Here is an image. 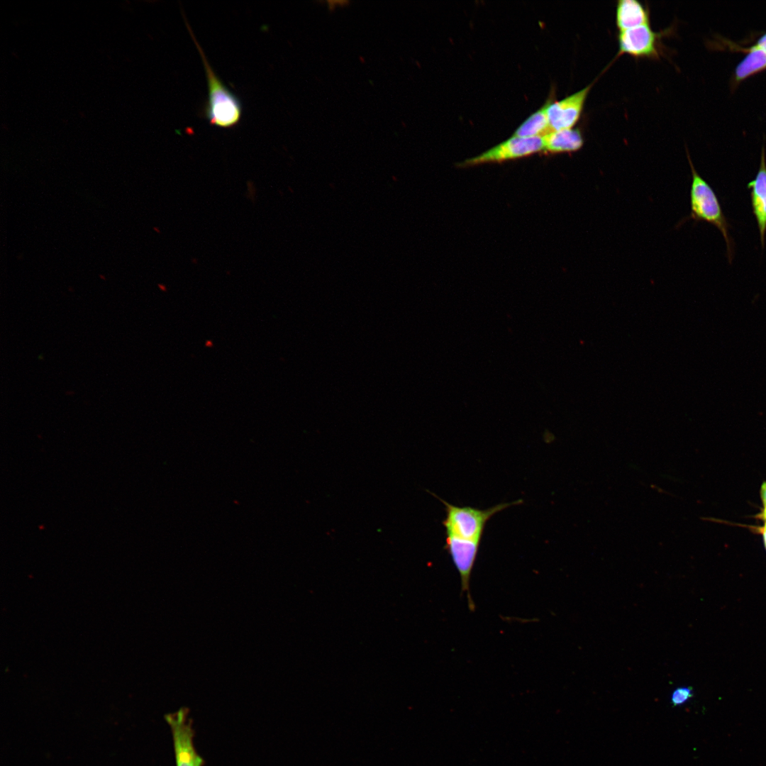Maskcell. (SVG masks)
<instances>
[{
	"mask_svg": "<svg viewBox=\"0 0 766 766\" xmlns=\"http://www.w3.org/2000/svg\"><path fill=\"white\" fill-rule=\"evenodd\" d=\"M754 45L766 54V32L757 39Z\"/></svg>",
	"mask_w": 766,
	"mask_h": 766,
	"instance_id": "14",
	"label": "cell"
},
{
	"mask_svg": "<svg viewBox=\"0 0 766 766\" xmlns=\"http://www.w3.org/2000/svg\"><path fill=\"white\" fill-rule=\"evenodd\" d=\"M183 16L187 30L200 54L206 72L208 99L204 108V116L211 126L221 128H233L239 123L242 117L241 101L213 71L185 16Z\"/></svg>",
	"mask_w": 766,
	"mask_h": 766,
	"instance_id": "1",
	"label": "cell"
},
{
	"mask_svg": "<svg viewBox=\"0 0 766 766\" xmlns=\"http://www.w3.org/2000/svg\"><path fill=\"white\" fill-rule=\"evenodd\" d=\"M543 152V137H522L512 135L481 154L460 163V167H470L486 163L502 162L517 160Z\"/></svg>",
	"mask_w": 766,
	"mask_h": 766,
	"instance_id": "4",
	"label": "cell"
},
{
	"mask_svg": "<svg viewBox=\"0 0 766 766\" xmlns=\"http://www.w3.org/2000/svg\"><path fill=\"white\" fill-rule=\"evenodd\" d=\"M616 24L619 31L650 24L647 8L636 0H620L616 8Z\"/></svg>",
	"mask_w": 766,
	"mask_h": 766,
	"instance_id": "11",
	"label": "cell"
},
{
	"mask_svg": "<svg viewBox=\"0 0 766 766\" xmlns=\"http://www.w3.org/2000/svg\"><path fill=\"white\" fill-rule=\"evenodd\" d=\"M660 36L661 34L655 32L650 24L619 31V53L635 57H657Z\"/></svg>",
	"mask_w": 766,
	"mask_h": 766,
	"instance_id": "8",
	"label": "cell"
},
{
	"mask_svg": "<svg viewBox=\"0 0 766 766\" xmlns=\"http://www.w3.org/2000/svg\"><path fill=\"white\" fill-rule=\"evenodd\" d=\"M173 740L176 766H202L204 760L194 745V731L186 709L166 715Z\"/></svg>",
	"mask_w": 766,
	"mask_h": 766,
	"instance_id": "5",
	"label": "cell"
},
{
	"mask_svg": "<svg viewBox=\"0 0 766 766\" xmlns=\"http://www.w3.org/2000/svg\"><path fill=\"white\" fill-rule=\"evenodd\" d=\"M757 533H760L762 536L763 544L766 550V523H764L762 526L752 527Z\"/></svg>",
	"mask_w": 766,
	"mask_h": 766,
	"instance_id": "15",
	"label": "cell"
},
{
	"mask_svg": "<svg viewBox=\"0 0 766 766\" xmlns=\"http://www.w3.org/2000/svg\"><path fill=\"white\" fill-rule=\"evenodd\" d=\"M693 696L692 689L689 687L677 688L672 694L671 701L675 706L687 702Z\"/></svg>",
	"mask_w": 766,
	"mask_h": 766,
	"instance_id": "13",
	"label": "cell"
},
{
	"mask_svg": "<svg viewBox=\"0 0 766 766\" xmlns=\"http://www.w3.org/2000/svg\"><path fill=\"white\" fill-rule=\"evenodd\" d=\"M760 495L762 506H766V481H764L760 486Z\"/></svg>",
	"mask_w": 766,
	"mask_h": 766,
	"instance_id": "16",
	"label": "cell"
},
{
	"mask_svg": "<svg viewBox=\"0 0 766 766\" xmlns=\"http://www.w3.org/2000/svg\"><path fill=\"white\" fill-rule=\"evenodd\" d=\"M431 494L438 499L445 506V516L442 524L445 528V535L472 541H482L486 524L494 515L511 506L523 502V500L518 499L481 509L470 506H455L433 493Z\"/></svg>",
	"mask_w": 766,
	"mask_h": 766,
	"instance_id": "2",
	"label": "cell"
},
{
	"mask_svg": "<svg viewBox=\"0 0 766 766\" xmlns=\"http://www.w3.org/2000/svg\"><path fill=\"white\" fill-rule=\"evenodd\" d=\"M748 188L750 189L753 211L757 223L761 245L764 248L766 234V159L764 147L762 148L756 177L748 184Z\"/></svg>",
	"mask_w": 766,
	"mask_h": 766,
	"instance_id": "9",
	"label": "cell"
},
{
	"mask_svg": "<svg viewBox=\"0 0 766 766\" xmlns=\"http://www.w3.org/2000/svg\"><path fill=\"white\" fill-rule=\"evenodd\" d=\"M687 157L692 172L690 216L696 220L704 221L715 226L721 231L726 243L728 257L731 262L733 243L728 233V225L719 201L711 186L694 168L688 152Z\"/></svg>",
	"mask_w": 766,
	"mask_h": 766,
	"instance_id": "3",
	"label": "cell"
},
{
	"mask_svg": "<svg viewBox=\"0 0 766 766\" xmlns=\"http://www.w3.org/2000/svg\"><path fill=\"white\" fill-rule=\"evenodd\" d=\"M480 543L481 541L446 536L444 547L460 575L461 591L465 593L469 608L472 611L474 609V604L470 590V579Z\"/></svg>",
	"mask_w": 766,
	"mask_h": 766,
	"instance_id": "6",
	"label": "cell"
},
{
	"mask_svg": "<svg viewBox=\"0 0 766 766\" xmlns=\"http://www.w3.org/2000/svg\"><path fill=\"white\" fill-rule=\"evenodd\" d=\"M543 152L569 153L578 151L584 145V138L578 128L552 131L543 136Z\"/></svg>",
	"mask_w": 766,
	"mask_h": 766,
	"instance_id": "10",
	"label": "cell"
},
{
	"mask_svg": "<svg viewBox=\"0 0 766 766\" xmlns=\"http://www.w3.org/2000/svg\"><path fill=\"white\" fill-rule=\"evenodd\" d=\"M547 115V103L531 114L515 130L513 135L522 137H543L550 132Z\"/></svg>",
	"mask_w": 766,
	"mask_h": 766,
	"instance_id": "12",
	"label": "cell"
},
{
	"mask_svg": "<svg viewBox=\"0 0 766 766\" xmlns=\"http://www.w3.org/2000/svg\"><path fill=\"white\" fill-rule=\"evenodd\" d=\"M592 84L559 101H547V115L552 131L572 128L579 121Z\"/></svg>",
	"mask_w": 766,
	"mask_h": 766,
	"instance_id": "7",
	"label": "cell"
}]
</instances>
